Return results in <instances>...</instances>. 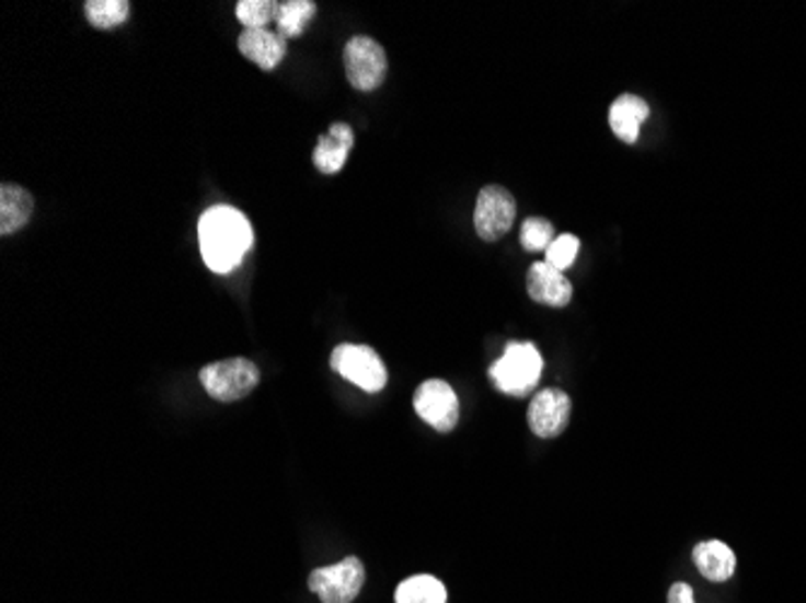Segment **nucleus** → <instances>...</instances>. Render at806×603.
I'll use <instances>...</instances> for the list:
<instances>
[{
    "mask_svg": "<svg viewBox=\"0 0 806 603\" xmlns=\"http://www.w3.org/2000/svg\"><path fill=\"white\" fill-rule=\"evenodd\" d=\"M198 244L210 270L232 274L254 244L252 224L232 206H212L198 220Z\"/></svg>",
    "mask_w": 806,
    "mask_h": 603,
    "instance_id": "f257e3e1",
    "label": "nucleus"
},
{
    "mask_svg": "<svg viewBox=\"0 0 806 603\" xmlns=\"http://www.w3.org/2000/svg\"><path fill=\"white\" fill-rule=\"evenodd\" d=\"M237 46H240V54L261 70H274L288 54V42L274 30H244Z\"/></svg>",
    "mask_w": 806,
    "mask_h": 603,
    "instance_id": "9b49d317",
    "label": "nucleus"
},
{
    "mask_svg": "<svg viewBox=\"0 0 806 603\" xmlns=\"http://www.w3.org/2000/svg\"><path fill=\"white\" fill-rule=\"evenodd\" d=\"M669 603H695L693 589L689 584H683V582L671 584V589H669Z\"/></svg>",
    "mask_w": 806,
    "mask_h": 603,
    "instance_id": "4be33fe9",
    "label": "nucleus"
},
{
    "mask_svg": "<svg viewBox=\"0 0 806 603\" xmlns=\"http://www.w3.org/2000/svg\"><path fill=\"white\" fill-rule=\"evenodd\" d=\"M85 15L92 27L114 30L128 20L130 3L128 0H90L85 3Z\"/></svg>",
    "mask_w": 806,
    "mask_h": 603,
    "instance_id": "a211bd4d",
    "label": "nucleus"
},
{
    "mask_svg": "<svg viewBox=\"0 0 806 603\" xmlns=\"http://www.w3.org/2000/svg\"><path fill=\"white\" fill-rule=\"evenodd\" d=\"M331 368L338 372L343 380H348L367 394H379L387 386V368L377 350L370 346H353V343H343L331 352Z\"/></svg>",
    "mask_w": 806,
    "mask_h": 603,
    "instance_id": "20e7f679",
    "label": "nucleus"
},
{
    "mask_svg": "<svg viewBox=\"0 0 806 603\" xmlns=\"http://www.w3.org/2000/svg\"><path fill=\"white\" fill-rule=\"evenodd\" d=\"M571 396L561 389H543L537 396L531 398L529 404V428L537 437H543V440H553L565 432L567 422H571Z\"/></svg>",
    "mask_w": 806,
    "mask_h": 603,
    "instance_id": "1a4fd4ad",
    "label": "nucleus"
},
{
    "mask_svg": "<svg viewBox=\"0 0 806 603\" xmlns=\"http://www.w3.org/2000/svg\"><path fill=\"white\" fill-rule=\"evenodd\" d=\"M343 66H346L348 82L360 92H372L387 78V51L372 37H353L343 49Z\"/></svg>",
    "mask_w": 806,
    "mask_h": 603,
    "instance_id": "39448f33",
    "label": "nucleus"
},
{
    "mask_svg": "<svg viewBox=\"0 0 806 603\" xmlns=\"http://www.w3.org/2000/svg\"><path fill=\"white\" fill-rule=\"evenodd\" d=\"M577 252H579L577 236L575 234H561V236H555V240L551 242V246L546 250V264L563 270V274H565V270L575 264Z\"/></svg>",
    "mask_w": 806,
    "mask_h": 603,
    "instance_id": "412c9836",
    "label": "nucleus"
},
{
    "mask_svg": "<svg viewBox=\"0 0 806 603\" xmlns=\"http://www.w3.org/2000/svg\"><path fill=\"white\" fill-rule=\"evenodd\" d=\"M307 584L324 603H353L365 584V565L358 558H343L336 565L319 567Z\"/></svg>",
    "mask_w": 806,
    "mask_h": 603,
    "instance_id": "423d86ee",
    "label": "nucleus"
},
{
    "mask_svg": "<svg viewBox=\"0 0 806 603\" xmlns=\"http://www.w3.org/2000/svg\"><path fill=\"white\" fill-rule=\"evenodd\" d=\"M418 416L437 432H452L459 422V398L445 380H428L413 396Z\"/></svg>",
    "mask_w": 806,
    "mask_h": 603,
    "instance_id": "6e6552de",
    "label": "nucleus"
},
{
    "mask_svg": "<svg viewBox=\"0 0 806 603\" xmlns=\"http://www.w3.org/2000/svg\"><path fill=\"white\" fill-rule=\"evenodd\" d=\"M276 0H240L237 3V20L242 22L244 30H268L270 22L278 18Z\"/></svg>",
    "mask_w": 806,
    "mask_h": 603,
    "instance_id": "6ab92c4d",
    "label": "nucleus"
},
{
    "mask_svg": "<svg viewBox=\"0 0 806 603\" xmlns=\"http://www.w3.org/2000/svg\"><path fill=\"white\" fill-rule=\"evenodd\" d=\"M396 603H447V589L433 575H416L396 587Z\"/></svg>",
    "mask_w": 806,
    "mask_h": 603,
    "instance_id": "f3484780",
    "label": "nucleus"
},
{
    "mask_svg": "<svg viewBox=\"0 0 806 603\" xmlns=\"http://www.w3.org/2000/svg\"><path fill=\"white\" fill-rule=\"evenodd\" d=\"M693 560L698 572H701L707 582H729L734 570H737V555L722 541H703L693 548Z\"/></svg>",
    "mask_w": 806,
    "mask_h": 603,
    "instance_id": "4468645a",
    "label": "nucleus"
},
{
    "mask_svg": "<svg viewBox=\"0 0 806 603\" xmlns=\"http://www.w3.org/2000/svg\"><path fill=\"white\" fill-rule=\"evenodd\" d=\"M316 15V3L312 0H286L278 5V18H276V32L283 39H295L310 27V22Z\"/></svg>",
    "mask_w": 806,
    "mask_h": 603,
    "instance_id": "dca6fc26",
    "label": "nucleus"
},
{
    "mask_svg": "<svg viewBox=\"0 0 806 603\" xmlns=\"http://www.w3.org/2000/svg\"><path fill=\"white\" fill-rule=\"evenodd\" d=\"M543 372V358L533 343H507L500 360L491 364V380L507 396H527L537 389Z\"/></svg>",
    "mask_w": 806,
    "mask_h": 603,
    "instance_id": "f03ea898",
    "label": "nucleus"
},
{
    "mask_svg": "<svg viewBox=\"0 0 806 603\" xmlns=\"http://www.w3.org/2000/svg\"><path fill=\"white\" fill-rule=\"evenodd\" d=\"M647 118L649 106L643 97H637V94H621L619 100H613L609 109L611 131L627 146H633L640 138V128H643Z\"/></svg>",
    "mask_w": 806,
    "mask_h": 603,
    "instance_id": "ddd939ff",
    "label": "nucleus"
},
{
    "mask_svg": "<svg viewBox=\"0 0 806 603\" xmlns=\"http://www.w3.org/2000/svg\"><path fill=\"white\" fill-rule=\"evenodd\" d=\"M34 196L18 184L0 186V234H15L30 222Z\"/></svg>",
    "mask_w": 806,
    "mask_h": 603,
    "instance_id": "2eb2a0df",
    "label": "nucleus"
},
{
    "mask_svg": "<svg viewBox=\"0 0 806 603\" xmlns=\"http://www.w3.org/2000/svg\"><path fill=\"white\" fill-rule=\"evenodd\" d=\"M527 292L533 302L549 306H565L573 300V282L563 270L549 266L546 262L531 264L527 274Z\"/></svg>",
    "mask_w": 806,
    "mask_h": 603,
    "instance_id": "9d476101",
    "label": "nucleus"
},
{
    "mask_svg": "<svg viewBox=\"0 0 806 603\" xmlns=\"http://www.w3.org/2000/svg\"><path fill=\"white\" fill-rule=\"evenodd\" d=\"M517 218L515 196L503 186H485L473 208V228L485 242H497L513 230Z\"/></svg>",
    "mask_w": 806,
    "mask_h": 603,
    "instance_id": "0eeeda50",
    "label": "nucleus"
},
{
    "mask_svg": "<svg viewBox=\"0 0 806 603\" xmlns=\"http://www.w3.org/2000/svg\"><path fill=\"white\" fill-rule=\"evenodd\" d=\"M355 143L353 128L348 124H334L331 126L329 136L319 138V143L314 148V167L322 174H338L343 167H346V160L350 155Z\"/></svg>",
    "mask_w": 806,
    "mask_h": 603,
    "instance_id": "f8f14e48",
    "label": "nucleus"
},
{
    "mask_svg": "<svg viewBox=\"0 0 806 603\" xmlns=\"http://www.w3.org/2000/svg\"><path fill=\"white\" fill-rule=\"evenodd\" d=\"M519 240L527 252H546L555 240L553 224L546 218H529L521 224Z\"/></svg>",
    "mask_w": 806,
    "mask_h": 603,
    "instance_id": "aec40b11",
    "label": "nucleus"
},
{
    "mask_svg": "<svg viewBox=\"0 0 806 603\" xmlns=\"http://www.w3.org/2000/svg\"><path fill=\"white\" fill-rule=\"evenodd\" d=\"M198 376L208 396L222 401V404H232V401H240L254 392L258 386L261 372L252 360L230 358L206 364Z\"/></svg>",
    "mask_w": 806,
    "mask_h": 603,
    "instance_id": "7ed1b4c3",
    "label": "nucleus"
}]
</instances>
